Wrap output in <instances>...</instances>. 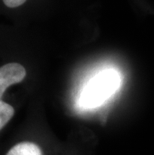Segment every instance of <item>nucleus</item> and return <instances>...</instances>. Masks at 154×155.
I'll return each mask as SVG.
<instances>
[{
    "instance_id": "20e7f679",
    "label": "nucleus",
    "mask_w": 154,
    "mask_h": 155,
    "mask_svg": "<svg viewBox=\"0 0 154 155\" xmlns=\"http://www.w3.org/2000/svg\"><path fill=\"white\" fill-rule=\"evenodd\" d=\"M26 1L27 0H3V3L9 8H16L24 4Z\"/></svg>"
},
{
    "instance_id": "7ed1b4c3",
    "label": "nucleus",
    "mask_w": 154,
    "mask_h": 155,
    "mask_svg": "<svg viewBox=\"0 0 154 155\" xmlns=\"http://www.w3.org/2000/svg\"><path fill=\"white\" fill-rule=\"evenodd\" d=\"M6 155H43L37 144L24 141L14 145Z\"/></svg>"
},
{
    "instance_id": "f03ea898",
    "label": "nucleus",
    "mask_w": 154,
    "mask_h": 155,
    "mask_svg": "<svg viewBox=\"0 0 154 155\" xmlns=\"http://www.w3.org/2000/svg\"><path fill=\"white\" fill-rule=\"evenodd\" d=\"M26 77V69L20 63L4 64L0 67V130L14 116L15 109L10 104L2 101V95L11 86L21 82Z\"/></svg>"
},
{
    "instance_id": "f257e3e1",
    "label": "nucleus",
    "mask_w": 154,
    "mask_h": 155,
    "mask_svg": "<svg viewBox=\"0 0 154 155\" xmlns=\"http://www.w3.org/2000/svg\"><path fill=\"white\" fill-rule=\"evenodd\" d=\"M122 75L115 68L108 67L93 74L82 85L76 97V108L92 111L106 104L122 86Z\"/></svg>"
}]
</instances>
